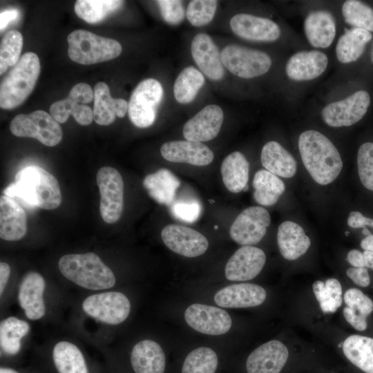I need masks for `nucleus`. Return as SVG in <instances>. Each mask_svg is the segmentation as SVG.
<instances>
[{
    "mask_svg": "<svg viewBox=\"0 0 373 373\" xmlns=\"http://www.w3.org/2000/svg\"><path fill=\"white\" fill-rule=\"evenodd\" d=\"M4 195L20 200L29 208L52 210L61 202V193L56 178L44 169L30 165L20 169L15 182L3 190Z\"/></svg>",
    "mask_w": 373,
    "mask_h": 373,
    "instance_id": "1",
    "label": "nucleus"
},
{
    "mask_svg": "<svg viewBox=\"0 0 373 373\" xmlns=\"http://www.w3.org/2000/svg\"><path fill=\"white\" fill-rule=\"evenodd\" d=\"M303 163L312 178L321 185L334 182L343 168L341 155L325 135L315 130L303 132L298 138Z\"/></svg>",
    "mask_w": 373,
    "mask_h": 373,
    "instance_id": "2",
    "label": "nucleus"
},
{
    "mask_svg": "<svg viewBox=\"0 0 373 373\" xmlns=\"http://www.w3.org/2000/svg\"><path fill=\"white\" fill-rule=\"evenodd\" d=\"M58 267L65 278L88 289L102 290L115 284L112 270L93 252L64 255L59 260Z\"/></svg>",
    "mask_w": 373,
    "mask_h": 373,
    "instance_id": "3",
    "label": "nucleus"
},
{
    "mask_svg": "<svg viewBox=\"0 0 373 373\" xmlns=\"http://www.w3.org/2000/svg\"><path fill=\"white\" fill-rule=\"evenodd\" d=\"M41 70L38 56L28 52L1 80L0 106L12 109L21 105L34 89Z\"/></svg>",
    "mask_w": 373,
    "mask_h": 373,
    "instance_id": "4",
    "label": "nucleus"
},
{
    "mask_svg": "<svg viewBox=\"0 0 373 373\" xmlns=\"http://www.w3.org/2000/svg\"><path fill=\"white\" fill-rule=\"evenodd\" d=\"M67 41L69 58L84 65L111 60L117 57L122 50L118 41L82 29L71 32Z\"/></svg>",
    "mask_w": 373,
    "mask_h": 373,
    "instance_id": "5",
    "label": "nucleus"
},
{
    "mask_svg": "<svg viewBox=\"0 0 373 373\" xmlns=\"http://www.w3.org/2000/svg\"><path fill=\"white\" fill-rule=\"evenodd\" d=\"M10 130L17 137L35 138L48 146L58 144L63 136L59 122L42 110L16 115L10 124Z\"/></svg>",
    "mask_w": 373,
    "mask_h": 373,
    "instance_id": "6",
    "label": "nucleus"
},
{
    "mask_svg": "<svg viewBox=\"0 0 373 373\" xmlns=\"http://www.w3.org/2000/svg\"><path fill=\"white\" fill-rule=\"evenodd\" d=\"M163 93L161 84L155 79H144L135 87L128 102V117L135 126L146 128L153 124Z\"/></svg>",
    "mask_w": 373,
    "mask_h": 373,
    "instance_id": "7",
    "label": "nucleus"
},
{
    "mask_svg": "<svg viewBox=\"0 0 373 373\" xmlns=\"http://www.w3.org/2000/svg\"><path fill=\"white\" fill-rule=\"evenodd\" d=\"M223 66L233 75L249 79L266 73L271 66V59L265 52L247 47L231 44L221 52Z\"/></svg>",
    "mask_w": 373,
    "mask_h": 373,
    "instance_id": "8",
    "label": "nucleus"
},
{
    "mask_svg": "<svg viewBox=\"0 0 373 373\" xmlns=\"http://www.w3.org/2000/svg\"><path fill=\"white\" fill-rule=\"evenodd\" d=\"M100 193L99 211L104 222H116L120 218L124 205V182L119 171L110 166L99 169L96 175Z\"/></svg>",
    "mask_w": 373,
    "mask_h": 373,
    "instance_id": "9",
    "label": "nucleus"
},
{
    "mask_svg": "<svg viewBox=\"0 0 373 373\" xmlns=\"http://www.w3.org/2000/svg\"><path fill=\"white\" fill-rule=\"evenodd\" d=\"M84 312L101 322L117 325L124 322L131 311L128 298L119 291H106L89 296L82 303Z\"/></svg>",
    "mask_w": 373,
    "mask_h": 373,
    "instance_id": "10",
    "label": "nucleus"
},
{
    "mask_svg": "<svg viewBox=\"0 0 373 373\" xmlns=\"http://www.w3.org/2000/svg\"><path fill=\"white\" fill-rule=\"evenodd\" d=\"M270 222V215L266 209L249 207L236 218L230 227L229 235L240 245L252 246L262 239Z\"/></svg>",
    "mask_w": 373,
    "mask_h": 373,
    "instance_id": "11",
    "label": "nucleus"
},
{
    "mask_svg": "<svg viewBox=\"0 0 373 373\" xmlns=\"http://www.w3.org/2000/svg\"><path fill=\"white\" fill-rule=\"evenodd\" d=\"M370 97L365 90H358L347 98L327 105L321 116L329 126H350L360 121L367 111Z\"/></svg>",
    "mask_w": 373,
    "mask_h": 373,
    "instance_id": "12",
    "label": "nucleus"
},
{
    "mask_svg": "<svg viewBox=\"0 0 373 373\" xmlns=\"http://www.w3.org/2000/svg\"><path fill=\"white\" fill-rule=\"evenodd\" d=\"M186 323L195 331L208 335H221L231 327V318L224 309L214 306L195 303L184 312Z\"/></svg>",
    "mask_w": 373,
    "mask_h": 373,
    "instance_id": "13",
    "label": "nucleus"
},
{
    "mask_svg": "<svg viewBox=\"0 0 373 373\" xmlns=\"http://www.w3.org/2000/svg\"><path fill=\"white\" fill-rule=\"evenodd\" d=\"M164 245L172 251L188 258L202 255L208 249L207 238L199 231L180 224H169L161 231Z\"/></svg>",
    "mask_w": 373,
    "mask_h": 373,
    "instance_id": "14",
    "label": "nucleus"
},
{
    "mask_svg": "<svg viewBox=\"0 0 373 373\" xmlns=\"http://www.w3.org/2000/svg\"><path fill=\"white\" fill-rule=\"evenodd\" d=\"M266 262L263 250L253 246H242L227 261L224 274L231 281L249 280L257 276Z\"/></svg>",
    "mask_w": 373,
    "mask_h": 373,
    "instance_id": "15",
    "label": "nucleus"
},
{
    "mask_svg": "<svg viewBox=\"0 0 373 373\" xmlns=\"http://www.w3.org/2000/svg\"><path fill=\"white\" fill-rule=\"evenodd\" d=\"M223 119L224 113L219 106L208 105L185 123L183 135L189 141L211 140L219 133Z\"/></svg>",
    "mask_w": 373,
    "mask_h": 373,
    "instance_id": "16",
    "label": "nucleus"
},
{
    "mask_svg": "<svg viewBox=\"0 0 373 373\" xmlns=\"http://www.w3.org/2000/svg\"><path fill=\"white\" fill-rule=\"evenodd\" d=\"M288 356V350L282 342L268 341L249 355L246 362L247 373H280Z\"/></svg>",
    "mask_w": 373,
    "mask_h": 373,
    "instance_id": "17",
    "label": "nucleus"
},
{
    "mask_svg": "<svg viewBox=\"0 0 373 373\" xmlns=\"http://www.w3.org/2000/svg\"><path fill=\"white\" fill-rule=\"evenodd\" d=\"M229 23L237 36L247 40L273 41L280 35L279 26L273 21L249 14H237Z\"/></svg>",
    "mask_w": 373,
    "mask_h": 373,
    "instance_id": "18",
    "label": "nucleus"
},
{
    "mask_svg": "<svg viewBox=\"0 0 373 373\" xmlns=\"http://www.w3.org/2000/svg\"><path fill=\"white\" fill-rule=\"evenodd\" d=\"M191 52L197 66L206 76L214 81L222 79L224 70L221 52L209 35H196L191 41Z\"/></svg>",
    "mask_w": 373,
    "mask_h": 373,
    "instance_id": "19",
    "label": "nucleus"
},
{
    "mask_svg": "<svg viewBox=\"0 0 373 373\" xmlns=\"http://www.w3.org/2000/svg\"><path fill=\"white\" fill-rule=\"evenodd\" d=\"M162 156L167 161L207 166L213 160V151L202 142L189 140L171 141L160 148Z\"/></svg>",
    "mask_w": 373,
    "mask_h": 373,
    "instance_id": "20",
    "label": "nucleus"
},
{
    "mask_svg": "<svg viewBox=\"0 0 373 373\" xmlns=\"http://www.w3.org/2000/svg\"><path fill=\"white\" fill-rule=\"evenodd\" d=\"M266 296L265 289L260 285L239 283L220 289L214 296V301L224 308L251 307L261 305Z\"/></svg>",
    "mask_w": 373,
    "mask_h": 373,
    "instance_id": "21",
    "label": "nucleus"
},
{
    "mask_svg": "<svg viewBox=\"0 0 373 373\" xmlns=\"http://www.w3.org/2000/svg\"><path fill=\"white\" fill-rule=\"evenodd\" d=\"M44 289L45 280L39 273L31 271L23 277L19 288L18 301L28 318L38 320L44 316Z\"/></svg>",
    "mask_w": 373,
    "mask_h": 373,
    "instance_id": "22",
    "label": "nucleus"
},
{
    "mask_svg": "<svg viewBox=\"0 0 373 373\" xmlns=\"http://www.w3.org/2000/svg\"><path fill=\"white\" fill-rule=\"evenodd\" d=\"M327 64V57L321 51H300L289 59L285 70L290 79L307 81L319 77L325 70Z\"/></svg>",
    "mask_w": 373,
    "mask_h": 373,
    "instance_id": "23",
    "label": "nucleus"
},
{
    "mask_svg": "<svg viewBox=\"0 0 373 373\" xmlns=\"http://www.w3.org/2000/svg\"><path fill=\"white\" fill-rule=\"evenodd\" d=\"M26 214L13 198H0V237L8 241L21 239L26 233Z\"/></svg>",
    "mask_w": 373,
    "mask_h": 373,
    "instance_id": "24",
    "label": "nucleus"
},
{
    "mask_svg": "<svg viewBox=\"0 0 373 373\" xmlns=\"http://www.w3.org/2000/svg\"><path fill=\"white\" fill-rule=\"evenodd\" d=\"M128 111V102L122 98H113L108 86L97 83L94 88L93 119L102 126H108L115 120V116L123 117Z\"/></svg>",
    "mask_w": 373,
    "mask_h": 373,
    "instance_id": "25",
    "label": "nucleus"
},
{
    "mask_svg": "<svg viewBox=\"0 0 373 373\" xmlns=\"http://www.w3.org/2000/svg\"><path fill=\"white\" fill-rule=\"evenodd\" d=\"M277 242L280 254L288 260L300 258L306 253L311 245L310 239L305 234L303 228L289 220L279 225Z\"/></svg>",
    "mask_w": 373,
    "mask_h": 373,
    "instance_id": "26",
    "label": "nucleus"
},
{
    "mask_svg": "<svg viewBox=\"0 0 373 373\" xmlns=\"http://www.w3.org/2000/svg\"><path fill=\"white\" fill-rule=\"evenodd\" d=\"M131 363L135 373H164L166 359L161 346L154 341L146 339L133 347Z\"/></svg>",
    "mask_w": 373,
    "mask_h": 373,
    "instance_id": "27",
    "label": "nucleus"
},
{
    "mask_svg": "<svg viewBox=\"0 0 373 373\" xmlns=\"http://www.w3.org/2000/svg\"><path fill=\"white\" fill-rule=\"evenodd\" d=\"M304 30L312 46L325 48L334 39L336 22L331 13L325 10L314 11L305 19Z\"/></svg>",
    "mask_w": 373,
    "mask_h": 373,
    "instance_id": "28",
    "label": "nucleus"
},
{
    "mask_svg": "<svg viewBox=\"0 0 373 373\" xmlns=\"http://www.w3.org/2000/svg\"><path fill=\"white\" fill-rule=\"evenodd\" d=\"M260 160L262 166L277 176L290 178L296 173V160L277 142L270 141L263 146Z\"/></svg>",
    "mask_w": 373,
    "mask_h": 373,
    "instance_id": "29",
    "label": "nucleus"
},
{
    "mask_svg": "<svg viewBox=\"0 0 373 373\" xmlns=\"http://www.w3.org/2000/svg\"><path fill=\"white\" fill-rule=\"evenodd\" d=\"M142 184L151 198L169 206L174 201L180 182L171 171L163 168L146 175Z\"/></svg>",
    "mask_w": 373,
    "mask_h": 373,
    "instance_id": "30",
    "label": "nucleus"
},
{
    "mask_svg": "<svg viewBox=\"0 0 373 373\" xmlns=\"http://www.w3.org/2000/svg\"><path fill=\"white\" fill-rule=\"evenodd\" d=\"M222 181L231 193H239L247 186L249 164L245 155L234 151L223 160L220 167Z\"/></svg>",
    "mask_w": 373,
    "mask_h": 373,
    "instance_id": "31",
    "label": "nucleus"
},
{
    "mask_svg": "<svg viewBox=\"0 0 373 373\" xmlns=\"http://www.w3.org/2000/svg\"><path fill=\"white\" fill-rule=\"evenodd\" d=\"M370 32L358 28L346 30L338 40L336 54L343 64L356 61L362 55L365 45L372 39Z\"/></svg>",
    "mask_w": 373,
    "mask_h": 373,
    "instance_id": "32",
    "label": "nucleus"
},
{
    "mask_svg": "<svg viewBox=\"0 0 373 373\" xmlns=\"http://www.w3.org/2000/svg\"><path fill=\"white\" fill-rule=\"evenodd\" d=\"M346 358L365 373H373V338L361 335H351L343 343Z\"/></svg>",
    "mask_w": 373,
    "mask_h": 373,
    "instance_id": "33",
    "label": "nucleus"
},
{
    "mask_svg": "<svg viewBox=\"0 0 373 373\" xmlns=\"http://www.w3.org/2000/svg\"><path fill=\"white\" fill-rule=\"evenodd\" d=\"M256 202L262 206H271L277 202L285 191V185L278 176L266 169L258 171L252 182Z\"/></svg>",
    "mask_w": 373,
    "mask_h": 373,
    "instance_id": "34",
    "label": "nucleus"
},
{
    "mask_svg": "<svg viewBox=\"0 0 373 373\" xmlns=\"http://www.w3.org/2000/svg\"><path fill=\"white\" fill-rule=\"evenodd\" d=\"M52 359L59 373H88L82 352L72 343H57L52 350Z\"/></svg>",
    "mask_w": 373,
    "mask_h": 373,
    "instance_id": "35",
    "label": "nucleus"
},
{
    "mask_svg": "<svg viewBox=\"0 0 373 373\" xmlns=\"http://www.w3.org/2000/svg\"><path fill=\"white\" fill-rule=\"evenodd\" d=\"M204 84V77L200 71L193 66L184 68L174 83L175 99L180 104L191 102Z\"/></svg>",
    "mask_w": 373,
    "mask_h": 373,
    "instance_id": "36",
    "label": "nucleus"
},
{
    "mask_svg": "<svg viewBox=\"0 0 373 373\" xmlns=\"http://www.w3.org/2000/svg\"><path fill=\"white\" fill-rule=\"evenodd\" d=\"M30 329L29 324L21 319L10 316L0 324V345L3 352L14 355L21 347L20 340Z\"/></svg>",
    "mask_w": 373,
    "mask_h": 373,
    "instance_id": "37",
    "label": "nucleus"
},
{
    "mask_svg": "<svg viewBox=\"0 0 373 373\" xmlns=\"http://www.w3.org/2000/svg\"><path fill=\"white\" fill-rule=\"evenodd\" d=\"M123 3V1L118 0H78L74 10L76 15L86 22L97 23L117 10Z\"/></svg>",
    "mask_w": 373,
    "mask_h": 373,
    "instance_id": "38",
    "label": "nucleus"
},
{
    "mask_svg": "<svg viewBox=\"0 0 373 373\" xmlns=\"http://www.w3.org/2000/svg\"><path fill=\"white\" fill-rule=\"evenodd\" d=\"M50 113L59 123L66 122L70 115L82 126L90 124L93 119V111L88 106L79 104L68 97L52 103Z\"/></svg>",
    "mask_w": 373,
    "mask_h": 373,
    "instance_id": "39",
    "label": "nucleus"
},
{
    "mask_svg": "<svg viewBox=\"0 0 373 373\" xmlns=\"http://www.w3.org/2000/svg\"><path fill=\"white\" fill-rule=\"evenodd\" d=\"M316 298L324 313H334L342 304V287L336 278H328L325 282L316 280L312 285Z\"/></svg>",
    "mask_w": 373,
    "mask_h": 373,
    "instance_id": "40",
    "label": "nucleus"
},
{
    "mask_svg": "<svg viewBox=\"0 0 373 373\" xmlns=\"http://www.w3.org/2000/svg\"><path fill=\"white\" fill-rule=\"evenodd\" d=\"M218 364L216 353L209 347H200L186 356L182 373H215Z\"/></svg>",
    "mask_w": 373,
    "mask_h": 373,
    "instance_id": "41",
    "label": "nucleus"
},
{
    "mask_svg": "<svg viewBox=\"0 0 373 373\" xmlns=\"http://www.w3.org/2000/svg\"><path fill=\"white\" fill-rule=\"evenodd\" d=\"M342 13L345 22L354 28L373 32V9L356 0H348L342 6Z\"/></svg>",
    "mask_w": 373,
    "mask_h": 373,
    "instance_id": "42",
    "label": "nucleus"
},
{
    "mask_svg": "<svg viewBox=\"0 0 373 373\" xmlns=\"http://www.w3.org/2000/svg\"><path fill=\"white\" fill-rule=\"evenodd\" d=\"M23 47V36L16 30L8 31L3 37L0 46V74L19 60Z\"/></svg>",
    "mask_w": 373,
    "mask_h": 373,
    "instance_id": "43",
    "label": "nucleus"
},
{
    "mask_svg": "<svg viewBox=\"0 0 373 373\" xmlns=\"http://www.w3.org/2000/svg\"><path fill=\"white\" fill-rule=\"evenodd\" d=\"M218 1L215 0H193L189 2L186 17L193 26H202L213 18Z\"/></svg>",
    "mask_w": 373,
    "mask_h": 373,
    "instance_id": "44",
    "label": "nucleus"
},
{
    "mask_svg": "<svg viewBox=\"0 0 373 373\" xmlns=\"http://www.w3.org/2000/svg\"><path fill=\"white\" fill-rule=\"evenodd\" d=\"M357 171L361 183L368 191H373V142L362 144L357 152Z\"/></svg>",
    "mask_w": 373,
    "mask_h": 373,
    "instance_id": "45",
    "label": "nucleus"
},
{
    "mask_svg": "<svg viewBox=\"0 0 373 373\" xmlns=\"http://www.w3.org/2000/svg\"><path fill=\"white\" fill-rule=\"evenodd\" d=\"M171 213L176 219L185 222H193L200 217L202 206L196 200H178L173 201Z\"/></svg>",
    "mask_w": 373,
    "mask_h": 373,
    "instance_id": "46",
    "label": "nucleus"
},
{
    "mask_svg": "<svg viewBox=\"0 0 373 373\" xmlns=\"http://www.w3.org/2000/svg\"><path fill=\"white\" fill-rule=\"evenodd\" d=\"M344 301L347 307L365 317L373 311V301L358 289H347L344 294Z\"/></svg>",
    "mask_w": 373,
    "mask_h": 373,
    "instance_id": "47",
    "label": "nucleus"
},
{
    "mask_svg": "<svg viewBox=\"0 0 373 373\" xmlns=\"http://www.w3.org/2000/svg\"><path fill=\"white\" fill-rule=\"evenodd\" d=\"M156 2L160 7L162 18L168 23L176 25L183 20L184 10L181 1L159 0Z\"/></svg>",
    "mask_w": 373,
    "mask_h": 373,
    "instance_id": "48",
    "label": "nucleus"
},
{
    "mask_svg": "<svg viewBox=\"0 0 373 373\" xmlns=\"http://www.w3.org/2000/svg\"><path fill=\"white\" fill-rule=\"evenodd\" d=\"M68 97L79 104H86L94 99V91L88 84L78 83L73 86Z\"/></svg>",
    "mask_w": 373,
    "mask_h": 373,
    "instance_id": "49",
    "label": "nucleus"
},
{
    "mask_svg": "<svg viewBox=\"0 0 373 373\" xmlns=\"http://www.w3.org/2000/svg\"><path fill=\"white\" fill-rule=\"evenodd\" d=\"M347 276L357 285L366 287L370 284V277L366 267H350Z\"/></svg>",
    "mask_w": 373,
    "mask_h": 373,
    "instance_id": "50",
    "label": "nucleus"
},
{
    "mask_svg": "<svg viewBox=\"0 0 373 373\" xmlns=\"http://www.w3.org/2000/svg\"><path fill=\"white\" fill-rule=\"evenodd\" d=\"M347 222L348 226L353 229L370 227L373 229V218L364 216L358 211H351L348 216Z\"/></svg>",
    "mask_w": 373,
    "mask_h": 373,
    "instance_id": "51",
    "label": "nucleus"
},
{
    "mask_svg": "<svg viewBox=\"0 0 373 373\" xmlns=\"http://www.w3.org/2000/svg\"><path fill=\"white\" fill-rule=\"evenodd\" d=\"M345 320L356 330L364 331L367 326V317L356 313L353 309L345 307L343 311Z\"/></svg>",
    "mask_w": 373,
    "mask_h": 373,
    "instance_id": "52",
    "label": "nucleus"
},
{
    "mask_svg": "<svg viewBox=\"0 0 373 373\" xmlns=\"http://www.w3.org/2000/svg\"><path fill=\"white\" fill-rule=\"evenodd\" d=\"M346 259L353 267H365L363 253L358 249L350 250L347 253Z\"/></svg>",
    "mask_w": 373,
    "mask_h": 373,
    "instance_id": "53",
    "label": "nucleus"
},
{
    "mask_svg": "<svg viewBox=\"0 0 373 373\" xmlns=\"http://www.w3.org/2000/svg\"><path fill=\"white\" fill-rule=\"evenodd\" d=\"M19 16V11L15 9L7 10L0 15V29L2 30L9 23L16 19Z\"/></svg>",
    "mask_w": 373,
    "mask_h": 373,
    "instance_id": "54",
    "label": "nucleus"
},
{
    "mask_svg": "<svg viewBox=\"0 0 373 373\" xmlns=\"http://www.w3.org/2000/svg\"><path fill=\"white\" fill-rule=\"evenodd\" d=\"M10 273V266L6 263L1 262L0 263V294L2 295L4 289L8 283Z\"/></svg>",
    "mask_w": 373,
    "mask_h": 373,
    "instance_id": "55",
    "label": "nucleus"
},
{
    "mask_svg": "<svg viewBox=\"0 0 373 373\" xmlns=\"http://www.w3.org/2000/svg\"><path fill=\"white\" fill-rule=\"evenodd\" d=\"M360 246L364 251H373V233L365 236L361 241Z\"/></svg>",
    "mask_w": 373,
    "mask_h": 373,
    "instance_id": "56",
    "label": "nucleus"
},
{
    "mask_svg": "<svg viewBox=\"0 0 373 373\" xmlns=\"http://www.w3.org/2000/svg\"><path fill=\"white\" fill-rule=\"evenodd\" d=\"M363 253L365 261V267L373 270V251H364Z\"/></svg>",
    "mask_w": 373,
    "mask_h": 373,
    "instance_id": "57",
    "label": "nucleus"
},
{
    "mask_svg": "<svg viewBox=\"0 0 373 373\" xmlns=\"http://www.w3.org/2000/svg\"><path fill=\"white\" fill-rule=\"evenodd\" d=\"M0 373H18V372L16 370L11 368L1 367Z\"/></svg>",
    "mask_w": 373,
    "mask_h": 373,
    "instance_id": "58",
    "label": "nucleus"
},
{
    "mask_svg": "<svg viewBox=\"0 0 373 373\" xmlns=\"http://www.w3.org/2000/svg\"><path fill=\"white\" fill-rule=\"evenodd\" d=\"M371 60L373 63V45H372V50H371Z\"/></svg>",
    "mask_w": 373,
    "mask_h": 373,
    "instance_id": "59",
    "label": "nucleus"
},
{
    "mask_svg": "<svg viewBox=\"0 0 373 373\" xmlns=\"http://www.w3.org/2000/svg\"><path fill=\"white\" fill-rule=\"evenodd\" d=\"M349 233H350L349 231H345V234L346 236H347Z\"/></svg>",
    "mask_w": 373,
    "mask_h": 373,
    "instance_id": "60",
    "label": "nucleus"
},
{
    "mask_svg": "<svg viewBox=\"0 0 373 373\" xmlns=\"http://www.w3.org/2000/svg\"><path fill=\"white\" fill-rule=\"evenodd\" d=\"M214 228H215L216 229H218V226L216 225V226L214 227Z\"/></svg>",
    "mask_w": 373,
    "mask_h": 373,
    "instance_id": "61",
    "label": "nucleus"
}]
</instances>
